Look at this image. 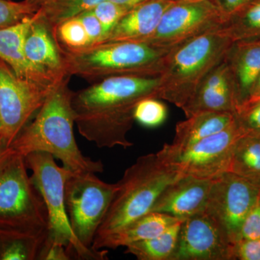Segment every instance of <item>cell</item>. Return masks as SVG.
<instances>
[{
  "mask_svg": "<svg viewBox=\"0 0 260 260\" xmlns=\"http://www.w3.org/2000/svg\"><path fill=\"white\" fill-rule=\"evenodd\" d=\"M181 176L157 153L139 157L116 183L112 203L93 244L150 213L162 190Z\"/></svg>",
  "mask_w": 260,
  "mask_h": 260,
  "instance_id": "obj_4",
  "label": "cell"
},
{
  "mask_svg": "<svg viewBox=\"0 0 260 260\" xmlns=\"http://www.w3.org/2000/svg\"><path fill=\"white\" fill-rule=\"evenodd\" d=\"M25 164L31 171L32 182L42 195L47 208L48 234L45 242L64 246L73 257L79 259H108L107 250L95 251L85 247L75 237L67 212L64 186L72 172L56 164L54 157L44 152H34L25 157Z\"/></svg>",
  "mask_w": 260,
  "mask_h": 260,
  "instance_id": "obj_7",
  "label": "cell"
},
{
  "mask_svg": "<svg viewBox=\"0 0 260 260\" xmlns=\"http://www.w3.org/2000/svg\"><path fill=\"white\" fill-rule=\"evenodd\" d=\"M234 259L260 260V239H241L234 246Z\"/></svg>",
  "mask_w": 260,
  "mask_h": 260,
  "instance_id": "obj_34",
  "label": "cell"
},
{
  "mask_svg": "<svg viewBox=\"0 0 260 260\" xmlns=\"http://www.w3.org/2000/svg\"><path fill=\"white\" fill-rule=\"evenodd\" d=\"M235 117L239 125L246 132L260 134V102L239 106Z\"/></svg>",
  "mask_w": 260,
  "mask_h": 260,
  "instance_id": "obj_31",
  "label": "cell"
},
{
  "mask_svg": "<svg viewBox=\"0 0 260 260\" xmlns=\"http://www.w3.org/2000/svg\"><path fill=\"white\" fill-rule=\"evenodd\" d=\"M34 19V15L14 25L0 30V59L9 65L20 78L53 85L46 82L32 69L25 57V37Z\"/></svg>",
  "mask_w": 260,
  "mask_h": 260,
  "instance_id": "obj_21",
  "label": "cell"
},
{
  "mask_svg": "<svg viewBox=\"0 0 260 260\" xmlns=\"http://www.w3.org/2000/svg\"><path fill=\"white\" fill-rule=\"evenodd\" d=\"M225 21L212 0H174L155 31L143 42L174 47Z\"/></svg>",
  "mask_w": 260,
  "mask_h": 260,
  "instance_id": "obj_12",
  "label": "cell"
},
{
  "mask_svg": "<svg viewBox=\"0 0 260 260\" xmlns=\"http://www.w3.org/2000/svg\"><path fill=\"white\" fill-rule=\"evenodd\" d=\"M104 0H51L37 10L38 18L52 30L56 25L95 8Z\"/></svg>",
  "mask_w": 260,
  "mask_h": 260,
  "instance_id": "obj_24",
  "label": "cell"
},
{
  "mask_svg": "<svg viewBox=\"0 0 260 260\" xmlns=\"http://www.w3.org/2000/svg\"><path fill=\"white\" fill-rule=\"evenodd\" d=\"M260 239V193L243 222L241 239Z\"/></svg>",
  "mask_w": 260,
  "mask_h": 260,
  "instance_id": "obj_32",
  "label": "cell"
},
{
  "mask_svg": "<svg viewBox=\"0 0 260 260\" xmlns=\"http://www.w3.org/2000/svg\"><path fill=\"white\" fill-rule=\"evenodd\" d=\"M212 1L216 5L217 8L227 21L228 19L242 11L256 0H212Z\"/></svg>",
  "mask_w": 260,
  "mask_h": 260,
  "instance_id": "obj_35",
  "label": "cell"
},
{
  "mask_svg": "<svg viewBox=\"0 0 260 260\" xmlns=\"http://www.w3.org/2000/svg\"><path fill=\"white\" fill-rule=\"evenodd\" d=\"M56 85L20 78L0 59V120L8 145L37 114Z\"/></svg>",
  "mask_w": 260,
  "mask_h": 260,
  "instance_id": "obj_10",
  "label": "cell"
},
{
  "mask_svg": "<svg viewBox=\"0 0 260 260\" xmlns=\"http://www.w3.org/2000/svg\"><path fill=\"white\" fill-rule=\"evenodd\" d=\"M182 219L158 212H150L114 234L93 244L95 251L116 249L134 243L148 240L165 232L171 225Z\"/></svg>",
  "mask_w": 260,
  "mask_h": 260,
  "instance_id": "obj_20",
  "label": "cell"
},
{
  "mask_svg": "<svg viewBox=\"0 0 260 260\" xmlns=\"http://www.w3.org/2000/svg\"><path fill=\"white\" fill-rule=\"evenodd\" d=\"M15 156H17V155L14 150L7 142L0 143V171Z\"/></svg>",
  "mask_w": 260,
  "mask_h": 260,
  "instance_id": "obj_37",
  "label": "cell"
},
{
  "mask_svg": "<svg viewBox=\"0 0 260 260\" xmlns=\"http://www.w3.org/2000/svg\"><path fill=\"white\" fill-rule=\"evenodd\" d=\"M234 42L223 23L172 47L160 75L158 99L182 109Z\"/></svg>",
  "mask_w": 260,
  "mask_h": 260,
  "instance_id": "obj_3",
  "label": "cell"
},
{
  "mask_svg": "<svg viewBox=\"0 0 260 260\" xmlns=\"http://www.w3.org/2000/svg\"><path fill=\"white\" fill-rule=\"evenodd\" d=\"M5 141L7 142V140L5 139L4 129H3V124H2L1 120H0V143Z\"/></svg>",
  "mask_w": 260,
  "mask_h": 260,
  "instance_id": "obj_42",
  "label": "cell"
},
{
  "mask_svg": "<svg viewBox=\"0 0 260 260\" xmlns=\"http://www.w3.org/2000/svg\"><path fill=\"white\" fill-rule=\"evenodd\" d=\"M213 181L181 176L162 190L151 212L184 220L204 211Z\"/></svg>",
  "mask_w": 260,
  "mask_h": 260,
  "instance_id": "obj_15",
  "label": "cell"
},
{
  "mask_svg": "<svg viewBox=\"0 0 260 260\" xmlns=\"http://www.w3.org/2000/svg\"><path fill=\"white\" fill-rule=\"evenodd\" d=\"M260 102V95H257V96H250L247 99L242 103L243 104H251V103H255V102ZM240 104V105H242ZM239 105V106H240ZM238 108V107H237Z\"/></svg>",
  "mask_w": 260,
  "mask_h": 260,
  "instance_id": "obj_41",
  "label": "cell"
},
{
  "mask_svg": "<svg viewBox=\"0 0 260 260\" xmlns=\"http://www.w3.org/2000/svg\"><path fill=\"white\" fill-rule=\"evenodd\" d=\"M182 221L176 222L157 237L126 246V254L139 260H170L177 248Z\"/></svg>",
  "mask_w": 260,
  "mask_h": 260,
  "instance_id": "obj_23",
  "label": "cell"
},
{
  "mask_svg": "<svg viewBox=\"0 0 260 260\" xmlns=\"http://www.w3.org/2000/svg\"><path fill=\"white\" fill-rule=\"evenodd\" d=\"M47 208L17 155L0 171V234L47 238Z\"/></svg>",
  "mask_w": 260,
  "mask_h": 260,
  "instance_id": "obj_6",
  "label": "cell"
},
{
  "mask_svg": "<svg viewBox=\"0 0 260 260\" xmlns=\"http://www.w3.org/2000/svg\"><path fill=\"white\" fill-rule=\"evenodd\" d=\"M24 50L32 69L48 83L55 85L69 77L50 28L36 13L25 37Z\"/></svg>",
  "mask_w": 260,
  "mask_h": 260,
  "instance_id": "obj_14",
  "label": "cell"
},
{
  "mask_svg": "<svg viewBox=\"0 0 260 260\" xmlns=\"http://www.w3.org/2000/svg\"><path fill=\"white\" fill-rule=\"evenodd\" d=\"M234 246L223 229L204 211L183 220L170 260L234 259Z\"/></svg>",
  "mask_w": 260,
  "mask_h": 260,
  "instance_id": "obj_13",
  "label": "cell"
},
{
  "mask_svg": "<svg viewBox=\"0 0 260 260\" xmlns=\"http://www.w3.org/2000/svg\"><path fill=\"white\" fill-rule=\"evenodd\" d=\"M186 118L177 124L172 143L162 147L168 151H181L223 131L236 121L235 114L229 112H200Z\"/></svg>",
  "mask_w": 260,
  "mask_h": 260,
  "instance_id": "obj_19",
  "label": "cell"
},
{
  "mask_svg": "<svg viewBox=\"0 0 260 260\" xmlns=\"http://www.w3.org/2000/svg\"><path fill=\"white\" fill-rule=\"evenodd\" d=\"M237 101L230 70L225 58L205 77L194 95L181 110L186 117L200 112L235 114Z\"/></svg>",
  "mask_w": 260,
  "mask_h": 260,
  "instance_id": "obj_16",
  "label": "cell"
},
{
  "mask_svg": "<svg viewBox=\"0 0 260 260\" xmlns=\"http://www.w3.org/2000/svg\"><path fill=\"white\" fill-rule=\"evenodd\" d=\"M160 80V75H115L74 92L72 104L80 134L99 148L133 146L127 134L135 107L147 98L158 99Z\"/></svg>",
  "mask_w": 260,
  "mask_h": 260,
  "instance_id": "obj_1",
  "label": "cell"
},
{
  "mask_svg": "<svg viewBox=\"0 0 260 260\" xmlns=\"http://www.w3.org/2000/svg\"><path fill=\"white\" fill-rule=\"evenodd\" d=\"M259 193V186L232 172L213 181L205 212L223 229L233 245L240 240L243 222Z\"/></svg>",
  "mask_w": 260,
  "mask_h": 260,
  "instance_id": "obj_11",
  "label": "cell"
},
{
  "mask_svg": "<svg viewBox=\"0 0 260 260\" xmlns=\"http://www.w3.org/2000/svg\"><path fill=\"white\" fill-rule=\"evenodd\" d=\"M174 0H146L133 7L120 19L104 42H143L158 27L164 12Z\"/></svg>",
  "mask_w": 260,
  "mask_h": 260,
  "instance_id": "obj_18",
  "label": "cell"
},
{
  "mask_svg": "<svg viewBox=\"0 0 260 260\" xmlns=\"http://www.w3.org/2000/svg\"><path fill=\"white\" fill-rule=\"evenodd\" d=\"M172 48L122 41L102 43L75 52L59 51L68 76L76 75L93 83L115 75H160Z\"/></svg>",
  "mask_w": 260,
  "mask_h": 260,
  "instance_id": "obj_5",
  "label": "cell"
},
{
  "mask_svg": "<svg viewBox=\"0 0 260 260\" xmlns=\"http://www.w3.org/2000/svg\"><path fill=\"white\" fill-rule=\"evenodd\" d=\"M229 172L260 186V134L246 133L234 147Z\"/></svg>",
  "mask_w": 260,
  "mask_h": 260,
  "instance_id": "obj_22",
  "label": "cell"
},
{
  "mask_svg": "<svg viewBox=\"0 0 260 260\" xmlns=\"http://www.w3.org/2000/svg\"><path fill=\"white\" fill-rule=\"evenodd\" d=\"M26 1L28 2L30 4L34 5V6L37 7L38 10H39V8H40L41 6L46 4V3H49L51 0H26Z\"/></svg>",
  "mask_w": 260,
  "mask_h": 260,
  "instance_id": "obj_40",
  "label": "cell"
},
{
  "mask_svg": "<svg viewBox=\"0 0 260 260\" xmlns=\"http://www.w3.org/2000/svg\"><path fill=\"white\" fill-rule=\"evenodd\" d=\"M131 8H126L109 0H104L92 9L94 14L102 24L104 42L108 35L117 24L120 19ZM102 42V43H103Z\"/></svg>",
  "mask_w": 260,
  "mask_h": 260,
  "instance_id": "obj_30",
  "label": "cell"
},
{
  "mask_svg": "<svg viewBox=\"0 0 260 260\" xmlns=\"http://www.w3.org/2000/svg\"><path fill=\"white\" fill-rule=\"evenodd\" d=\"M38 8L23 0H0V30L20 23L37 13Z\"/></svg>",
  "mask_w": 260,
  "mask_h": 260,
  "instance_id": "obj_29",
  "label": "cell"
},
{
  "mask_svg": "<svg viewBox=\"0 0 260 260\" xmlns=\"http://www.w3.org/2000/svg\"><path fill=\"white\" fill-rule=\"evenodd\" d=\"M257 95H260V75L256 79L252 89H251L250 95L249 97L257 96Z\"/></svg>",
  "mask_w": 260,
  "mask_h": 260,
  "instance_id": "obj_39",
  "label": "cell"
},
{
  "mask_svg": "<svg viewBox=\"0 0 260 260\" xmlns=\"http://www.w3.org/2000/svg\"><path fill=\"white\" fill-rule=\"evenodd\" d=\"M70 78L67 77L56 84L35 119L20 132L10 146L17 155L24 158L34 152L51 154L73 173H103V162L85 156L77 144L72 104L74 92L70 88Z\"/></svg>",
  "mask_w": 260,
  "mask_h": 260,
  "instance_id": "obj_2",
  "label": "cell"
},
{
  "mask_svg": "<svg viewBox=\"0 0 260 260\" xmlns=\"http://www.w3.org/2000/svg\"><path fill=\"white\" fill-rule=\"evenodd\" d=\"M113 3H115L116 4L122 5V6L126 7V8H132L136 5L146 1V0H109Z\"/></svg>",
  "mask_w": 260,
  "mask_h": 260,
  "instance_id": "obj_38",
  "label": "cell"
},
{
  "mask_svg": "<svg viewBox=\"0 0 260 260\" xmlns=\"http://www.w3.org/2000/svg\"><path fill=\"white\" fill-rule=\"evenodd\" d=\"M225 60L232 75L238 107L249 98L260 75V37L235 41Z\"/></svg>",
  "mask_w": 260,
  "mask_h": 260,
  "instance_id": "obj_17",
  "label": "cell"
},
{
  "mask_svg": "<svg viewBox=\"0 0 260 260\" xmlns=\"http://www.w3.org/2000/svg\"><path fill=\"white\" fill-rule=\"evenodd\" d=\"M47 238L0 234V260H35Z\"/></svg>",
  "mask_w": 260,
  "mask_h": 260,
  "instance_id": "obj_25",
  "label": "cell"
},
{
  "mask_svg": "<svg viewBox=\"0 0 260 260\" xmlns=\"http://www.w3.org/2000/svg\"><path fill=\"white\" fill-rule=\"evenodd\" d=\"M249 133L237 121L216 134L179 152L162 148L160 158L181 175L214 180L230 171L233 151L238 140Z\"/></svg>",
  "mask_w": 260,
  "mask_h": 260,
  "instance_id": "obj_9",
  "label": "cell"
},
{
  "mask_svg": "<svg viewBox=\"0 0 260 260\" xmlns=\"http://www.w3.org/2000/svg\"><path fill=\"white\" fill-rule=\"evenodd\" d=\"M71 257L64 246L56 243L44 242L38 259L70 260Z\"/></svg>",
  "mask_w": 260,
  "mask_h": 260,
  "instance_id": "obj_36",
  "label": "cell"
},
{
  "mask_svg": "<svg viewBox=\"0 0 260 260\" xmlns=\"http://www.w3.org/2000/svg\"><path fill=\"white\" fill-rule=\"evenodd\" d=\"M234 42L260 37V0H256L224 23Z\"/></svg>",
  "mask_w": 260,
  "mask_h": 260,
  "instance_id": "obj_27",
  "label": "cell"
},
{
  "mask_svg": "<svg viewBox=\"0 0 260 260\" xmlns=\"http://www.w3.org/2000/svg\"><path fill=\"white\" fill-rule=\"evenodd\" d=\"M167 106L155 98H147L140 101L134 111L135 121L145 127L161 125L167 118Z\"/></svg>",
  "mask_w": 260,
  "mask_h": 260,
  "instance_id": "obj_28",
  "label": "cell"
},
{
  "mask_svg": "<svg viewBox=\"0 0 260 260\" xmlns=\"http://www.w3.org/2000/svg\"><path fill=\"white\" fill-rule=\"evenodd\" d=\"M51 32L60 51L75 52L91 47L88 32L78 16L56 25Z\"/></svg>",
  "mask_w": 260,
  "mask_h": 260,
  "instance_id": "obj_26",
  "label": "cell"
},
{
  "mask_svg": "<svg viewBox=\"0 0 260 260\" xmlns=\"http://www.w3.org/2000/svg\"><path fill=\"white\" fill-rule=\"evenodd\" d=\"M78 17L88 32L91 47L102 44L104 41L102 24L92 10L84 12L81 14L78 15Z\"/></svg>",
  "mask_w": 260,
  "mask_h": 260,
  "instance_id": "obj_33",
  "label": "cell"
},
{
  "mask_svg": "<svg viewBox=\"0 0 260 260\" xmlns=\"http://www.w3.org/2000/svg\"><path fill=\"white\" fill-rule=\"evenodd\" d=\"M116 189V183L101 180L95 173L71 172L67 179V212L75 237L85 247L93 249L94 239Z\"/></svg>",
  "mask_w": 260,
  "mask_h": 260,
  "instance_id": "obj_8",
  "label": "cell"
}]
</instances>
